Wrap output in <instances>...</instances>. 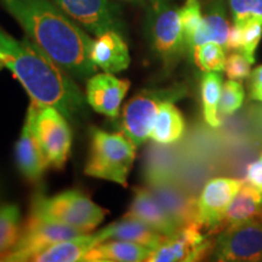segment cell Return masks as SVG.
Wrapping results in <instances>:
<instances>
[{
  "mask_svg": "<svg viewBox=\"0 0 262 262\" xmlns=\"http://www.w3.org/2000/svg\"><path fill=\"white\" fill-rule=\"evenodd\" d=\"M241 49H242L241 29H239L238 26L233 25V27L229 28L227 45H226V50L241 51Z\"/></svg>",
  "mask_w": 262,
  "mask_h": 262,
  "instance_id": "836d02e7",
  "label": "cell"
},
{
  "mask_svg": "<svg viewBox=\"0 0 262 262\" xmlns=\"http://www.w3.org/2000/svg\"><path fill=\"white\" fill-rule=\"evenodd\" d=\"M251 64L253 63L241 51H234L226 60L225 72L229 79L243 80L250 75Z\"/></svg>",
  "mask_w": 262,
  "mask_h": 262,
  "instance_id": "f546056e",
  "label": "cell"
},
{
  "mask_svg": "<svg viewBox=\"0 0 262 262\" xmlns=\"http://www.w3.org/2000/svg\"><path fill=\"white\" fill-rule=\"evenodd\" d=\"M66 15L94 35L124 31L122 11L111 0H51Z\"/></svg>",
  "mask_w": 262,
  "mask_h": 262,
  "instance_id": "30bf717a",
  "label": "cell"
},
{
  "mask_svg": "<svg viewBox=\"0 0 262 262\" xmlns=\"http://www.w3.org/2000/svg\"><path fill=\"white\" fill-rule=\"evenodd\" d=\"M148 186L180 229L198 222L196 199L176 185L172 179L150 183Z\"/></svg>",
  "mask_w": 262,
  "mask_h": 262,
  "instance_id": "5bb4252c",
  "label": "cell"
},
{
  "mask_svg": "<svg viewBox=\"0 0 262 262\" xmlns=\"http://www.w3.org/2000/svg\"><path fill=\"white\" fill-rule=\"evenodd\" d=\"M125 216L145 222L166 237L173 235L180 229L149 188H136Z\"/></svg>",
  "mask_w": 262,
  "mask_h": 262,
  "instance_id": "2e32d148",
  "label": "cell"
},
{
  "mask_svg": "<svg viewBox=\"0 0 262 262\" xmlns=\"http://www.w3.org/2000/svg\"><path fill=\"white\" fill-rule=\"evenodd\" d=\"M245 182L251 185L262 193V155L258 159L255 160L248 166Z\"/></svg>",
  "mask_w": 262,
  "mask_h": 262,
  "instance_id": "1f68e13d",
  "label": "cell"
},
{
  "mask_svg": "<svg viewBox=\"0 0 262 262\" xmlns=\"http://www.w3.org/2000/svg\"><path fill=\"white\" fill-rule=\"evenodd\" d=\"M3 188H2V186H0V205L3 204Z\"/></svg>",
  "mask_w": 262,
  "mask_h": 262,
  "instance_id": "e575fe53",
  "label": "cell"
},
{
  "mask_svg": "<svg viewBox=\"0 0 262 262\" xmlns=\"http://www.w3.org/2000/svg\"><path fill=\"white\" fill-rule=\"evenodd\" d=\"M185 129V119L179 108L172 101H164L158 107L149 137L160 145H170L181 139Z\"/></svg>",
  "mask_w": 262,
  "mask_h": 262,
  "instance_id": "603a6c76",
  "label": "cell"
},
{
  "mask_svg": "<svg viewBox=\"0 0 262 262\" xmlns=\"http://www.w3.org/2000/svg\"><path fill=\"white\" fill-rule=\"evenodd\" d=\"M262 216V193L244 181L229 205L221 226L226 228Z\"/></svg>",
  "mask_w": 262,
  "mask_h": 262,
  "instance_id": "7402d4cb",
  "label": "cell"
},
{
  "mask_svg": "<svg viewBox=\"0 0 262 262\" xmlns=\"http://www.w3.org/2000/svg\"><path fill=\"white\" fill-rule=\"evenodd\" d=\"M79 234H83V232L57 222L47 221L38 216L29 215L24 228H21L18 241L8 254L0 257V261H33L37 255L54 244L74 238Z\"/></svg>",
  "mask_w": 262,
  "mask_h": 262,
  "instance_id": "52a82bcc",
  "label": "cell"
},
{
  "mask_svg": "<svg viewBox=\"0 0 262 262\" xmlns=\"http://www.w3.org/2000/svg\"><path fill=\"white\" fill-rule=\"evenodd\" d=\"M0 62L14 73L32 102L55 107L70 120L86 113V97L79 86L29 39L17 40L0 28Z\"/></svg>",
  "mask_w": 262,
  "mask_h": 262,
  "instance_id": "7a4b0ae2",
  "label": "cell"
},
{
  "mask_svg": "<svg viewBox=\"0 0 262 262\" xmlns=\"http://www.w3.org/2000/svg\"><path fill=\"white\" fill-rule=\"evenodd\" d=\"M228 4L234 22L250 16L262 17V0H228Z\"/></svg>",
  "mask_w": 262,
  "mask_h": 262,
  "instance_id": "4dcf8cb0",
  "label": "cell"
},
{
  "mask_svg": "<svg viewBox=\"0 0 262 262\" xmlns=\"http://www.w3.org/2000/svg\"><path fill=\"white\" fill-rule=\"evenodd\" d=\"M16 163L22 175L33 182L41 180L45 170L49 168L33 127V114L29 108L21 135L16 143Z\"/></svg>",
  "mask_w": 262,
  "mask_h": 262,
  "instance_id": "9a60e30c",
  "label": "cell"
},
{
  "mask_svg": "<svg viewBox=\"0 0 262 262\" xmlns=\"http://www.w3.org/2000/svg\"><path fill=\"white\" fill-rule=\"evenodd\" d=\"M163 2H170V0H163Z\"/></svg>",
  "mask_w": 262,
  "mask_h": 262,
  "instance_id": "74e56055",
  "label": "cell"
},
{
  "mask_svg": "<svg viewBox=\"0 0 262 262\" xmlns=\"http://www.w3.org/2000/svg\"><path fill=\"white\" fill-rule=\"evenodd\" d=\"M130 89V81L119 79L112 73H96L88 79L86 102L103 116L116 118L120 112L124 97Z\"/></svg>",
  "mask_w": 262,
  "mask_h": 262,
  "instance_id": "4fadbf2b",
  "label": "cell"
},
{
  "mask_svg": "<svg viewBox=\"0 0 262 262\" xmlns=\"http://www.w3.org/2000/svg\"><path fill=\"white\" fill-rule=\"evenodd\" d=\"M107 211L78 189H71L47 196L38 194L33 198L31 215L47 221L57 222L90 233L106 217Z\"/></svg>",
  "mask_w": 262,
  "mask_h": 262,
  "instance_id": "277c9868",
  "label": "cell"
},
{
  "mask_svg": "<svg viewBox=\"0 0 262 262\" xmlns=\"http://www.w3.org/2000/svg\"><path fill=\"white\" fill-rule=\"evenodd\" d=\"M152 249L127 241L108 239L85 256V262H140L147 261Z\"/></svg>",
  "mask_w": 262,
  "mask_h": 262,
  "instance_id": "ffe728a7",
  "label": "cell"
},
{
  "mask_svg": "<svg viewBox=\"0 0 262 262\" xmlns=\"http://www.w3.org/2000/svg\"><path fill=\"white\" fill-rule=\"evenodd\" d=\"M203 116L205 122L212 127L220 126L219 104L222 93V78L219 72H204L201 83Z\"/></svg>",
  "mask_w": 262,
  "mask_h": 262,
  "instance_id": "cb8c5ba5",
  "label": "cell"
},
{
  "mask_svg": "<svg viewBox=\"0 0 262 262\" xmlns=\"http://www.w3.org/2000/svg\"><path fill=\"white\" fill-rule=\"evenodd\" d=\"M146 35L150 50L165 68H172L187 51L180 10L169 2L150 0Z\"/></svg>",
  "mask_w": 262,
  "mask_h": 262,
  "instance_id": "5b68a950",
  "label": "cell"
},
{
  "mask_svg": "<svg viewBox=\"0 0 262 262\" xmlns=\"http://www.w3.org/2000/svg\"><path fill=\"white\" fill-rule=\"evenodd\" d=\"M127 2H135V3H143V0H127Z\"/></svg>",
  "mask_w": 262,
  "mask_h": 262,
  "instance_id": "d590c367",
  "label": "cell"
},
{
  "mask_svg": "<svg viewBox=\"0 0 262 262\" xmlns=\"http://www.w3.org/2000/svg\"><path fill=\"white\" fill-rule=\"evenodd\" d=\"M107 232L108 239H118V241L133 242L147 247L156 249L162 243L166 235H164L156 229L149 227L145 222L124 216L122 220L113 222L104 227Z\"/></svg>",
  "mask_w": 262,
  "mask_h": 262,
  "instance_id": "44dd1931",
  "label": "cell"
},
{
  "mask_svg": "<svg viewBox=\"0 0 262 262\" xmlns=\"http://www.w3.org/2000/svg\"><path fill=\"white\" fill-rule=\"evenodd\" d=\"M237 179L216 178L205 183L196 199V220L206 229H216L222 225L229 205L243 186Z\"/></svg>",
  "mask_w": 262,
  "mask_h": 262,
  "instance_id": "7c38bea8",
  "label": "cell"
},
{
  "mask_svg": "<svg viewBox=\"0 0 262 262\" xmlns=\"http://www.w3.org/2000/svg\"><path fill=\"white\" fill-rule=\"evenodd\" d=\"M180 18H181L186 49H187L189 41L201 28L203 19H204V16L202 15L201 3L198 0H186L185 5L180 9Z\"/></svg>",
  "mask_w": 262,
  "mask_h": 262,
  "instance_id": "83f0119b",
  "label": "cell"
},
{
  "mask_svg": "<svg viewBox=\"0 0 262 262\" xmlns=\"http://www.w3.org/2000/svg\"><path fill=\"white\" fill-rule=\"evenodd\" d=\"M244 88L238 80L229 79L222 85V93L219 104V113L221 116H231L237 112L244 102Z\"/></svg>",
  "mask_w": 262,
  "mask_h": 262,
  "instance_id": "f1b7e54d",
  "label": "cell"
},
{
  "mask_svg": "<svg viewBox=\"0 0 262 262\" xmlns=\"http://www.w3.org/2000/svg\"><path fill=\"white\" fill-rule=\"evenodd\" d=\"M235 26L241 29L242 49L241 52L251 63L255 62V52L262 38V17L250 16L241 21H235Z\"/></svg>",
  "mask_w": 262,
  "mask_h": 262,
  "instance_id": "4316f807",
  "label": "cell"
},
{
  "mask_svg": "<svg viewBox=\"0 0 262 262\" xmlns=\"http://www.w3.org/2000/svg\"><path fill=\"white\" fill-rule=\"evenodd\" d=\"M21 234V211L15 203L0 205V257L8 254Z\"/></svg>",
  "mask_w": 262,
  "mask_h": 262,
  "instance_id": "d4e9b609",
  "label": "cell"
},
{
  "mask_svg": "<svg viewBox=\"0 0 262 262\" xmlns=\"http://www.w3.org/2000/svg\"><path fill=\"white\" fill-rule=\"evenodd\" d=\"M28 39L77 79L97 73L91 60L93 39L51 0H0Z\"/></svg>",
  "mask_w": 262,
  "mask_h": 262,
  "instance_id": "6da1fadb",
  "label": "cell"
},
{
  "mask_svg": "<svg viewBox=\"0 0 262 262\" xmlns=\"http://www.w3.org/2000/svg\"><path fill=\"white\" fill-rule=\"evenodd\" d=\"M91 60L97 68L107 73H119L130 64V54L126 41L119 32H106L94 39Z\"/></svg>",
  "mask_w": 262,
  "mask_h": 262,
  "instance_id": "e0dca14e",
  "label": "cell"
},
{
  "mask_svg": "<svg viewBox=\"0 0 262 262\" xmlns=\"http://www.w3.org/2000/svg\"><path fill=\"white\" fill-rule=\"evenodd\" d=\"M33 127L40 143L49 166L62 169L72 148V130L67 118L51 106H40L32 102Z\"/></svg>",
  "mask_w": 262,
  "mask_h": 262,
  "instance_id": "8992f818",
  "label": "cell"
},
{
  "mask_svg": "<svg viewBox=\"0 0 262 262\" xmlns=\"http://www.w3.org/2000/svg\"><path fill=\"white\" fill-rule=\"evenodd\" d=\"M183 95L182 89L143 90L125 104L122 116V131L127 139L139 147L149 139L150 131L164 101L178 100Z\"/></svg>",
  "mask_w": 262,
  "mask_h": 262,
  "instance_id": "ba28073f",
  "label": "cell"
},
{
  "mask_svg": "<svg viewBox=\"0 0 262 262\" xmlns=\"http://www.w3.org/2000/svg\"><path fill=\"white\" fill-rule=\"evenodd\" d=\"M202 229L203 227L198 222L185 226L153 249L147 261L192 262L202 260L211 249V243L203 234Z\"/></svg>",
  "mask_w": 262,
  "mask_h": 262,
  "instance_id": "8fae6325",
  "label": "cell"
},
{
  "mask_svg": "<svg viewBox=\"0 0 262 262\" xmlns=\"http://www.w3.org/2000/svg\"><path fill=\"white\" fill-rule=\"evenodd\" d=\"M212 256L222 262L262 261V216L225 228L216 241Z\"/></svg>",
  "mask_w": 262,
  "mask_h": 262,
  "instance_id": "9c48e42d",
  "label": "cell"
},
{
  "mask_svg": "<svg viewBox=\"0 0 262 262\" xmlns=\"http://www.w3.org/2000/svg\"><path fill=\"white\" fill-rule=\"evenodd\" d=\"M250 98L262 102V64L250 73Z\"/></svg>",
  "mask_w": 262,
  "mask_h": 262,
  "instance_id": "d6a6232c",
  "label": "cell"
},
{
  "mask_svg": "<svg viewBox=\"0 0 262 262\" xmlns=\"http://www.w3.org/2000/svg\"><path fill=\"white\" fill-rule=\"evenodd\" d=\"M193 60L203 72L225 71L226 48L215 41H208L194 49L192 55Z\"/></svg>",
  "mask_w": 262,
  "mask_h": 262,
  "instance_id": "484cf974",
  "label": "cell"
},
{
  "mask_svg": "<svg viewBox=\"0 0 262 262\" xmlns=\"http://www.w3.org/2000/svg\"><path fill=\"white\" fill-rule=\"evenodd\" d=\"M3 67H4V66H3V64H2V62H0V71L3 70Z\"/></svg>",
  "mask_w": 262,
  "mask_h": 262,
  "instance_id": "8d00e7d4",
  "label": "cell"
},
{
  "mask_svg": "<svg viewBox=\"0 0 262 262\" xmlns=\"http://www.w3.org/2000/svg\"><path fill=\"white\" fill-rule=\"evenodd\" d=\"M136 148L123 133L111 134L93 127L90 157L84 171L90 178L107 180L126 187Z\"/></svg>",
  "mask_w": 262,
  "mask_h": 262,
  "instance_id": "3957f363",
  "label": "cell"
},
{
  "mask_svg": "<svg viewBox=\"0 0 262 262\" xmlns=\"http://www.w3.org/2000/svg\"><path fill=\"white\" fill-rule=\"evenodd\" d=\"M229 33V25L226 17V10L222 0H216L209 8L203 24L194 37L187 45V52L193 55L194 49L208 41H215L226 48Z\"/></svg>",
  "mask_w": 262,
  "mask_h": 262,
  "instance_id": "d6986e66",
  "label": "cell"
},
{
  "mask_svg": "<svg viewBox=\"0 0 262 262\" xmlns=\"http://www.w3.org/2000/svg\"><path fill=\"white\" fill-rule=\"evenodd\" d=\"M108 241L106 229L102 228L96 233H83L77 237L60 242L37 255L33 261L37 262H78L84 261L85 256L95 247Z\"/></svg>",
  "mask_w": 262,
  "mask_h": 262,
  "instance_id": "ac0fdd59",
  "label": "cell"
}]
</instances>
